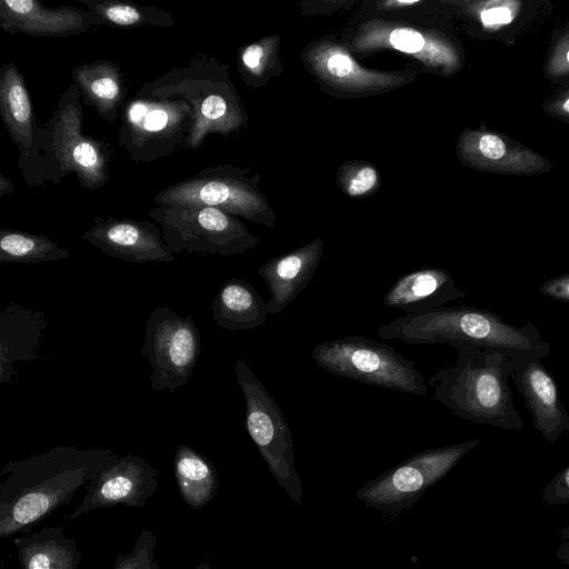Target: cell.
<instances>
[{"instance_id":"cell-2","label":"cell","mask_w":569,"mask_h":569,"mask_svg":"<svg viewBox=\"0 0 569 569\" xmlns=\"http://www.w3.org/2000/svg\"><path fill=\"white\" fill-rule=\"evenodd\" d=\"M450 346L457 358L451 367L440 369L429 380L433 398L461 419L522 431L525 422L515 407L509 383L516 365L522 360L468 342Z\"/></svg>"},{"instance_id":"cell-7","label":"cell","mask_w":569,"mask_h":569,"mask_svg":"<svg viewBox=\"0 0 569 569\" xmlns=\"http://www.w3.org/2000/svg\"><path fill=\"white\" fill-rule=\"evenodd\" d=\"M260 181L261 177L248 168L218 164L168 186L153 197V202L208 206L271 228L276 213L259 189Z\"/></svg>"},{"instance_id":"cell-39","label":"cell","mask_w":569,"mask_h":569,"mask_svg":"<svg viewBox=\"0 0 569 569\" xmlns=\"http://www.w3.org/2000/svg\"><path fill=\"white\" fill-rule=\"evenodd\" d=\"M421 3L420 0H388L379 2L382 10H398Z\"/></svg>"},{"instance_id":"cell-41","label":"cell","mask_w":569,"mask_h":569,"mask_svg":"<svg viewBox=\"0 0 569 569\" xmlns=\"http://www.w3.org/2000/svg\"><path fill=\"white\" fill-rule=\"evenodd\" d=\"M194 569H212L209 561H202L198 563Z\"/></svg>"},{"instance_id":"cell-38","label":"cell","mask_w":569,"mask_h":569,"mask_svg":"<svg viewBox=\"0 0 569 569\" xmlns=\"http://www.w3.org/2000/svg\"><path fill=\"white\" fill-rule=\"evenodd\" d=\"M548 109L553 116L569 118V90L557 98Z\"/></svg>"},{"instance_id":"cell-27","label":"cell","mask_w":569,"mask_h":569,"mask_svg":"<svg viewBox=\"0 0 569 569\" xmlns=\"http://www.w3.org/2000/svg\"><path fill=\"white\" fill-rule=\"evenodd\" d=\"M179 493L191 509L206 507L216 496L219 477L214 465L196 449L180 445L173 457Z\"/></svg>"},{"instance_id":"cell-31","label":"cell","mask_w":569,"mask_h":569,"mask_svg":"<svg viewBox=\"0 0 569 569\" xmlns=\"http://www.w3.org/2000/svg\"><path fill=\"white\" fill-rule=\"evenodd\" d=\"M338 182L349 197H362L377 188L379 173L367 162H348L340 168Z\"/></svg>"},{"instance_id":"cell-10","label":"cell","mask_w":569,"mask_h":569,"mask_svg":"<svg viewBox=\"0 0 569 569\" xmlns=\"http://www.w3.org/2000/svg\"><path fill=\"white\" fill-rule=\"evenodd\" d=\"M118 144L134 163L153 162L186 146L193 110L180 98L134 96L120 113Z\"/></svg>"},{"instance_id":"cell-24","label":"cell","mask_w":569,"mask_h":569,"mask_svg":"<svg viewBox=\"0 0 569 569\" xmlns=\"http://www.w3.org/2000/svg\"><path fill=\"white\" fill-rule=\"evenodd\" d=\"M82 103L91 107L106 121L120 118L127 102L128 87L122 69L111 60L82 62L71 70Z\"/></svg>"},{"instance_id":"cell-35","label":"cell","mask_w":569,"mask_h":569,"mask_svg":"<svg viewBox=\"0 0 569 569\" xmlns=\"http://www.w3.org/2000/svg\"><path fill=\"white\" fill-rule=\"evenodd\" d=\"M549 77H563L569 73V30L557 41L547 62Z\"/></svg>"},{"instance_id":"cell-25","label":"cell","mask_w":569,"mask_h":569,"mask_svg":"<svg viewBox=\"0 0 569 569\" xmlns=\"http://www.w3.org/2000/svg\"><path fill=\"white\" fill-rule=\"evenodd\" d=\"M212 318L229 331L250 330L266 322V301L242 279L229 278L218 289L211 305Z\"/></svg>"},{"instance_id":"cell-34","label":"cell","mask_w":569,"mask_h":569,"mask_svg":"<svg viewBox=\"0 0 569 569\" xmlns=\"http://www.w3.org/2000/svg\"><path fill=\"white\" fill-rule=\"evenodd\" d=\"M541 498L547 506L569 503V465L549 480L542 489Z\"/></svg>"},{"instance_id":"cell-16","label":"cell","mask_w":569,"mask_h":569,"mask_svg":"<svg viewBox=\"0 0 569 569\" xmlns=\"http://www.w3.org/2000/svg\"><path fill=\"white\" fill-rule=\"evenodd\" d=\"M81 239L101 252L127 262H171L174 257L153 221L96 218Z\"/></svg>"},{"instance_id":"cell-9","label":"cell","mask_w":569,"mask_h":569,"mask_svg":"<svg viewBox=\"0 0 569 569\" xmlns=\"http://www.w3.org/2000/svg\"><path fill=\"white\" fill-rule=\"evenodd\" d=\"M234 373L244 397V425L250 438L278 485L301 505L302 486L295 468L293 439L282 410L244 360L236 361Z\"/></svg>"},{"instance_id":"cell-33","label":"cell","mask_w":569,"mask_h":569,"mask_svg":"<svg viewBox=\"0 0 569 569\" xmlns=\"http://www.w3.org/2000/svg\"><path fill=\"white\" fill-rule=\"evenodd\" d=\"M468 4V10L485 29H498L511 23L521 8V2L513 0H492Z\"/></svg>"},{"instance_id":"cell-4","label":"cell","mask_w":569,"mask_h":569,"mask_svg":"<svg viewBox=\"0 0 569 569\" xmlns=\"http://www.w3.org/2000/svg\"><path fill=\"white\" fill-rule=\"evenodd\" d=\"M110 146L83 132V103L74 83L61 94L56 110L42 124L32 161L22 176L31 188L58 184L74 173L80 187L102 188L109 179Z\"/></svg>"},{"instance_id":"cell-1","label":"cell","mask_w":569,"mask_h":569,"mask_svg":"<svg viewBox=\"0 0 569 569\" xmlns=\"http://www.w3.org/2000/svg\"><path fill=\"white\" fill-rule=\"evenodd\" d=\"M118 458L112 449L58 446L4 463L0 472V538L28 533Z\"/></svg>"},{"instance_id":"cell-5","label":"cell","mask_w":569,"mask_h":569,"mask_svg":"<svg viewBox=\"0 0 569 569\" xmlns=\"http://www.w3.org/2000/svg\"><path fill=\"white\" fill-rule=\"evenodd\" d=\"M137 96L180 98L191 106L193 122L184 146L188 149H198L209 134L228 137L248 122V113L230 79L228 64L204 53L144 83Z\"/></svg>"},{"instance_id":"cell-40","label":"cell","mask_w":569,"mask_h":569,"mask_svg":"<svg viewBox=\"0 0 569 569\" xmlns=\"http://www.w3.org/2000/svg\"><path fill=\"white\" fill-rule=\"evenodd\" d=\"M13 192L14 187L12 181L3 173H0V197L12 194Z\"/></svg>"},{"instance_id":"cell-17","label":"cell","mask_w":569,"mask_h":569,"mask_svg":"<svg viewBox=\"0 0 569 569\" xmlns=\"http://www.w3.org/2000/svg\"><path fill=\"white\" fill-rule=\"evenodd\" d=\"M91 11L73 6L48 8L38 0H0V28L10 33L62 38L102 26Z\"/></svg>"},{"instance_id":"cell-15","label":"cell","mask_w":569,"mask_h":569,"mask_svg":"<svg viewBox=\"0 0 569 569\" xmlns=\"http://www.w3.org/2000/svg\"><path fill=\"white\" fill-rule=\"evenodd\" d=\"M159 486V471L146 459L126 455L106 468L87 485L82 502L69 515H82L117 506L143 507Z\"/></svg>"},{"instance_id":"cell-26","label":"cell","mask_w":569,"mask_h":569,"mask_svg":"<svg viewBox=\"0 0 569 569\" xmlns=\"http://www.w3.org/2000/svg\"><path fill=\"white\" fill-rule=\"evenodd\" d=\"M21 569H78L82 555L62 527H44L13 539Z\"/></svg>"},{"instance_id":"cell-6","label":"cell","mask_w":569,"mask_h":569,"mask_svg":"<svg viewBox=\"0 0 569 569\" xmlns=\"http://www.w3.org/2000/svg\"><path fill=\"white\" fill-rule=\"evenodd\" d=\"M311 356L317 366L332 375L405 393L427 395L426 380L416 363L389 345L349 335L316 345Z\"/></svg>"},{"instance_id":"cell-22","label":"cell","mask_w":569,"mask_h":569,"mask_svg":"<svg viewBox=\"0 0 569 569\" xmlns=\"http://www.w3.org/2000/svg\"><path fill=\"white\" fill-rule=\"evenodd\" d=\"M467 292L456 286L445 269L426 267L400 276L383 297V303L406 315L425 313L465 298Z\"/></svg>"},{"instance_id":"cell-32","label":"cell","mask_w":569,"mask_h":569,"mask_svg":"<svg viewBox=\"0 0 569 569\" xmlns=\"http://www.w3.org/2000/svg\"><path fill=\"white\" fill-rule=\"evenodd\" d=\"M157 538L152 530L143 528L129 552L118 553L113 569H160L154 558Z\"/></svg>"},{"instance_id":"cell-12","label":"cell","mask_w":569,"mask_h":569,"mask_svg":"<svg viewBox=\"0 0 569 569\" xmlns=\"http://www.w3.org/2000/svg\"><path fill=\"white\" fill-rule=\"evenodd\" d=\"M200 335L191 316L157 307L144 323L140 355L151 367L150 383L173 395L189 380L200 355Z\"/></svg>"},{"instance_id":"cell-20","label":"cell","mask_w":569,"mask_h":569,"mask_svg":"<svg viewBox=\"0 0 569 569\" xmlns=\"http://www.w3.org/2000/svg\"><path fill=\"white\" fill-rule=\"evenodd\" d=\"M0 116L20 151L18 167L22 171L34 157L42 126L37 121L23 76L11 61L0 68Z\"/></svg>"},{"instance_id":"cell-21","label":"cell","mask_w":569,"mask_h":569,"mask_svg":"<svg viewBox=\"0 0 569 569\" xmlns=\"http://www.w3.org/2000/svg\"><path fill=\"white\" fill-rule=\"evenodd\" d=\"M323 247L321 239H315L270 258L258 269L270 292V299L266 301L268 316L282 311L307 287L319 267Z\"/></svg>"},{"instance_id":"cell-3","label":"cell","mask_w":569,"mask_h":569,"mask_svg":"<svg viewBox=\"0 0 569 569\" xmlns=\"http://www.w3.org/2000/svg\"><path fill=\"white\" fill-rule=\"evenodd\" d=\"M378 336L417 345L468 342L500 350L517 360H542L551 350L532 321L517 327L490 310L463 305L399 317L381 325Z\"/></svg>"},{"instance_id":"cell-28","label":"cell","mask_w":569,"mask_h":569,"mask_svg":"<svg viewBox=\"0 0 569 569\" xmlns=\"http://www.w3.org/2000/svg\"><path fill=\"white\" fill-rule=\"evenodd\" d=\"M77 2L93 12L103 24L114 28L172 27L177 23L171 12L156 7L122 0H77Z\"/></svg>"},{"instance_id":"cell-19","label":"cell","mask_w":569,"mask_h":569,"mask_svg":"<svg viewBox=\"0 0 569 569\" xmlns=\"http://www.w3.org/2000/svg\"><path fill=\"white\" fill-rule=\"evenodd\" d=\"M457 153L465 164L488 172L533 174L550 168L537 152L491 131L465 130Z\"/></svg>"},{"instance_id":"cell-30","label":"cell","mask_w":569,"mask_h":569,"mask_svg":"<svg viewBox=\"0 0 569 569\" xmlns=\"http://www.w3.org/2000/svg\"><path fill=\"white\" fill-rule=\"evenodd\" d=\"M279 41V36H268L239 50L238 70L243 83L257 89L281 73Z\"/></svg>"},{"instance_id":"cell-13","label":"cell","mask_w":569,"mask_h":569,"mask_svg":"<svg viewBox=\"0 0 569 569\" xmlns=\"http://www.w3.org/2000/svg\"><path fill=\"white\" fill-rule=\"evenodd\" d=\"M306 67L323 90L337 97H366L410 83V71H383L362 67L341 43L322 39L302 52Z\"/></svg>"},{"instance_id":"cell-23","label":"cell","mask_w":569,"mask_h":569,"mask_svg":"<svg viewBox=\"0 0 569 569\" xmlns=\"http://www.w3.org/2000/svg\"><path fill=\"white\" fill-rule=\"evenodd\" d=\"M47 328L43 312L10 302L0 312V382L10 383L18 375L13 363L39 358Z\"/></svg>"},{"instance_id":"cell-11","label":"cell","mask_w":569,"mask_h":569,"mask_svg":"<svg viewBox=\"0 0 569 569\" xmlns=\"http://www.w3.org/2000/svg\"><path fill=\"white\" fill-rule=\"evenodd\" d=\"M479 443L480 440L475 439L418 452L368 481L355 495L367 507L398 515L419 500Z\"/></svg>"},{"instance_id":"cell-36","label":"cell","mask_w":569,"mask_h":569,"mask_svg":"<svg viewBox=\"0 0 569 569\" xmlns=\"http://www.w3.org/2000/svg\"><path fill=\"white\" fill-rule=\"evenodd\" d=\"M539 292L547 298L569 302V273L552 277L539 288Z\"/></svg>"},{"instance_id":"cell-29","label":"cell","mask_w":569,"mask_h":569,"mask_svg":"<svg viewBox=\"0 0 569 569\" xmlns=\"http://www.w3.org/2000/svg\"><path fill=\"white\" fill-rule=\"evenodd\" d=\"M70 251L60 247L43 233H31L10 228L0 230V261L11 263H40L70 257Z\"/></svg>"},{"instance_id":"cell-8","label":"cell","mask_w":569,"mask_h":569,"mask_svg":"<svg viewBox=\"0 0 569 569\" xmlns=\"http://www.w3.org/2000/svg\"><path fill=\"white\" fill-rule=\"evenodd\" d=\"M148 216L160 227L172 253L233 256L260 243L238 217L208 206H156Z\"/></svg>"},{"instance_id":"cell-14","label":"cell","mask_w":569,"mask_h":569,"mask_svg":"<svg viewBox=\"0 0 569 569\" xmlns=\"http://www.w3.org/2000/svg\"><path fill=\"white\" fill-rule=\"evenodd\" d=\"M382 49L412 56L426 68L440 74H452L461 67L458 48L435 30L372 19L359 27L350 43V50L356 53H370Z\"/></svg>"},{"instance_id":"cell-18","label":"cell","mask_w":569,"mask_h":569,"mask_svg":"<svg viewBox=\"0 0 569 569\" xmlns=\"http://www.w3.org/2000/svg\"><path fill=\"white\" fill-rule=\"evenodd\" d=\"M541 361L538 358L519 361L510 379L526 402L533 428L546 440L556 442L569 431V412L555 378Z\"/></svg>"},{"instance_id":"cell-37","label":"cell","mask_w":569,"mask_h":569,"mask_svg":"<svg viewBox=\"0 0 569 569\" xmlns=\"http://www.w3.org/2000/svg\"><path fill=\"white\" fill-rule=\"evenodd\" d=\"M560 543L556 551V558L562 563L569 566V525L560 530Z\"/></svg>"}]
</instances>
